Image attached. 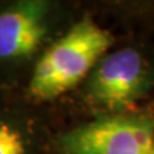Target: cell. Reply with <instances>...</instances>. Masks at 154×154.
<instances>
[{
    "mask_svg": "<svg viewBox=\"0 0 154 154\" xmlns=\"http://www.w3.org/2000/svg\"><path fill=\"white\" fill-rule=\"evenodd\" d=\"M60 154H154V122L141 116L104 114L58 139Z\"/></svg>",
    "mask_w": 154,
    "mask_h": 154,
    "instance_id": "7a4b0ae2",
    "label": "cell"
},
{
    "mask_svg": "<svg viewBox=\"0 0 154 154\" xmlns=\"http://www.w3.org/2000/svg\"><path fill=\"white\" fill-rule=\"evenodd\" d=\"M152 75L137 50L126 48L95 66L86 86L89 102L107 114H122L150 89Z\"/></svg>",
    "mask_w": 154,
    "mask_h": 154,
    "instance_id": "3957f363",
    "label": "cell"
},
{
    "mask_svg": "<svg viewBox=\"0 0 154 154\" xmlns=\"http://www.w3.org/2000/svg\"><path fill=\"white\" fill-rule=\"evenodd\" d=\"M0 154H27L18 130L0 119Z\"/></svg>",
    "mask_w": 154,
    "mask_h": 154,
    "instance_id": "5b68a950",
    "label": "cell"
},
{
    "mask_svg": "<svg viewBox=\"0 0 154 154\" xmlns=\"http://www.w3.org/2000/svg\"><path fill=\"white\" fill-rule=\"evenodd\" d=\"M112 42V35L91 19L77 22L37 62L30 94L44 102L73 89L102 60Z\"/></svg>",
    "mask_w": 154,
    "mask_h": 154,
    "instance_id": "6da1fadb",
    "label": "cell"
},
{
    "mask_svg": "<svg viewBox=\"0 0 154 154\" xmlns=\"http://www.w3.org/2000/svg\"><path fill=\"white\" fill-rule=\"evenodd\" d=\"M49 9L46 2L28 0L0 13V59L28 58L38 49L48 33Z\"/></svg>",
    "mask_w": 154,
    "mask_h": 154,
    "instance_id": "277c9868",
    "label": "cell"
}]
</instances>
